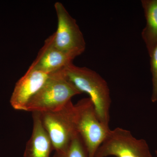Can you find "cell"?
<instances>
[{"label":"cell","mask_w":157,"mask_h":157,"mask_svg":"<svg viewBox=\"0 0 157 157\" xmlns=\"http://www.w3.org/2000/svg\"><path fill=\"white\" fill-rule=\"evenodd\" d=\"M52 157H88L87 151L78 134L66 148L55 152Z\"/></svg>","instance_id":"8fae6325"},{"label":"cell","mask_w":157,"mask_h":157,"mask_svg":"<svg viewBox=\"0 0 157 157\" xmlns=\"http://www.w3.org/2000/svg\"><path fill=\"white\" fill-rule=\"evenodd\" d=\"M39 113L42 126L55 151L66 148L78 135L76 108L72 101L55 111Z\"/></svg>","instance_id":"3957f363"},{"label":"cell","mask_w":157,"mask_h":157,"mask_svg":"<svg viewBox=\"0 0 157 157\" xmlns=\"http://www.w3.org/2000/svg\"><path fill=\"white\" fill-rule=\"evenodd\" d=\"M149 56L152 82L151 101L155 103L157 102V45Z\"/></svg>","instance_id":"7c38bea8"},{"label":"cell","mask_w":157,"mask_h":157,"mask_svg":"<svg viewBox=\"0 0 157 157\" xmlns=\"http://www.w3.org/2000/svg\"><path fill=\"white\" fill-rule=\"evenodd\" d=\"M146 25L141 32L149 56L157 45V0H142Z\"/></svg>","instance_id":"30bf717a"},{"label":"cell","mask_w":157,"mask_h":157,"mask_svg":"<svg viewBox=\"0 0 157 157\" xmlns=\"http://www.w3.org/2000/svg\"><path fill=\"white\" fill-rule=\"evenodd\" d=\"M67 78L80 93H86L92 102L99 119L109 128L110 91L107 81L96 71L73 63L63 69Z\"/></svg>","instance_id":"6da1fadb"},{"label":"cell","mask_w":157,"mask_h":157,"mask_svg":"<svg viewBox=\"0 0 157 157\" xmlns=\"http://www.w3.org/2000/svg\"><path fill=\"white\" fill-rule=\"evenodd\" d=\"M32 113L33 132L27 142L24 157H50L53 150L50 138L42 126L39 113Z\"/></svg>","instance_id":"9c48e42d"},{"label":"cell","mask_w":157,"mask_h":157,"mask_svg":"<svg viewBox=\"0 0 157 157\" xmlns=\"http://www.w3.org/2000/svg\"><path fill=\"white\" fill-rule=\"evenodd\" d=\"M152 157L146 140L121 128L110 130L95 157Z\"/></svg>","instance_id":"5b68a950"},{"label":"cell","mask_w":157,"mask_h":157,"mask_svg":"<svg viewBox=\"0 0 157 157\" xmlns=\"http://www.w3.org/2000/svg\"><path fill=\"white\" fill-rule=\"evenodd\" d=\"M155 154H156V157H157V151H156Z\"/></svg>","instance_id":"4fadbf2b"},{"label":"cell","mask_w":157,"mask_h":157,"mask_svg":"<svg viewBox=\"0 0 157 157\" xmlns=\"http://www.w3.org/2000/svg\"><path fill=\"white\" fill-rule=\"evenodd\" d=\"M75 58L56 47L49 36L45 39L44 45L29 67L45 73H52L73 63Z\"/></svg>","instance_id":"ba28073f"},{"label":"cell","mask_w":157,"mask_h":157,"mask_svg":"<svg viewBox=\"0 0 157 157\" xmlns=\"http://www.w3.org/2000/svg\"><path fill=\"white\" fill-rule=\"evenodd\" d=\"M63 69L50 75L39 91L30 99L25 111H55L68 104L73 97L81 94L67 78Z\"/></svg>","instance_id":"7a4b0ae2"},{"label":"cell","mask_w":157,"mask_h":157,"mask_svg":"<svg viewBox=\"0 0 157 157\" xmlns=\"http://www.w3.org/2000/svg\"><path fill=\"white\" fill-rule=\"evenodd\" d=\"M75 105L77 132L84 144L88 157H95L110 129L100 121L89 98L79 100Z\"/></svg>","instance_id":"277c9868"},{"label":"cell","mask_w":157,"mask_h":157,"mask_svg":"<svg viewBox=\"0 0 157 157\" xmlns=\"http://www.w3.org/2000/svg\"><path fill=\"white\" fill-rule=\"evenodd\" d=\"M57 17V29L51 35L53 45L65 53L75 57L84 52L86 42L75 19L60 2L54 5Z\"/></svg>","instance_id":"8992f818"},{"label":"cell","mask_w":157,"mask_h":157,"mask_svg":"<svg viewBox=\"0 0 157 157\" xmlns=\"http://www.w3.org/2000/svg\"><path fill=\"white\" fill-rule=\"evenodd\" d=\"M52 74L29 67L14 86L10 100L12 107L16 110L25 111L30 99L39 91Z\"/></svg>","instance_id":"52a82bcc"}]
</instances>
